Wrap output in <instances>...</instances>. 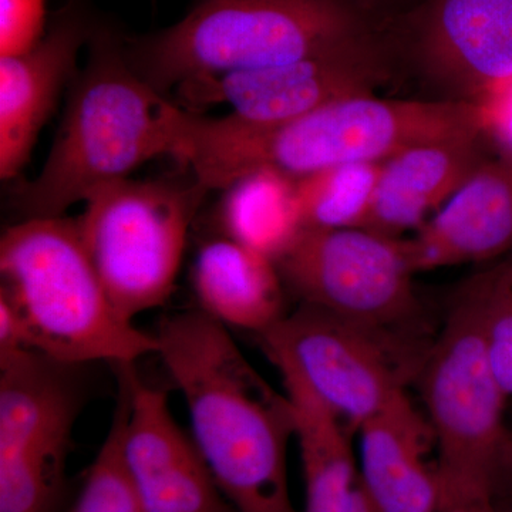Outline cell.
Segmentation results:
<instances>
[{"label": "cell", "mask_w": 512, "mask_h": 512, "mask_svg": "<svg viewBox=\"0 0 512 512\" xmlns=\"http://www.w3.org/2000/svg\"><path fill=\"white\" fill-rule=\"evenodd\" d=\"M157 355L183 394L192 440L238 512H301L292 503L288 396L256 372L228 328L201 309L164 316Z\"/></svg>", "instance_id": "6da1fadb"}, {"label": "cell", "mask_w": 512, "mask_h": 512, "mask_svg": "<svg viewBox=\"0 0 512 512\" xmlns=\"http://www.w3.org/2000/svg\"><path fill=\"white\" fill-rule=\"evenodd\" d=\"M460 136H483L481 109L473 101L367 94L269 127L184 109L174 158L205 190L222 191L256 170L301 180L338 165L383 163L413 144Z\"/></svg>", "instance_id": "7a4b0ae2"}, {"label": "cell", "mask_w": 512, "mask_h": 512, "mask_svg": "<svg viewBox=\"0 0 512 512\" xmlns=\"http://www.w3.org/2000/svg\"><path fill=\"white\" fill-rule=\"evenodd\" d=\"M69 90L42 171L16 188L22 220L63 217L93 192L177 151L183 107L165 99L133 69L124 37L113 29L97 25L89 60Z\"/></svg>", "instance_id": "3957f363"}, {"label": "cell", "mask_w": 512, "mask_h": 512, "mask_svg": "<svg viewBox=\"0 0 512 512\" xmlns=\"http://www.w3.org/2000/svg\"><path fill=\"white\" fill-rule=\"evenodd\" d=\"M0 298L18 316L29 348L89 366L157 355L156 333L121 318L84 247L79 222L28 218L0 241Z\"/></svg>", "instance_id": "277c9868"}, {"label": "cell", "mask_w": 512, "mask_h": 512, "mask_svg": "<svg viewBox=\"0 0 512 512\" xmlns=\"http://www.w3.org/2000/svg\"><path fill=\"white\" fill-rule=\"evenodd\" d=\"M365 36L346 0H197L170 28L124 37L128 62L157 92L295 62Z\"/></svg>", "instance_id": "5b68a950"}, {"label": "cell", "mask_w": 512, "mask_h": 512, "mask_svg": "<svg viewBox=\"0 0 512 512\" xmlns=\"http://www.w3.org/2000/svg\"><path fill=\"white\" fill-rule=\"evenodd\" d=\"M416 382L437 447L441 510L463 501L495 500L511 433L504 426L508 397L485 348L478 275L458 289Z\"/></svg>", "instance_id": "8992f818"}, {"label": "cell", "mask_w": 512, "mask_h": 512, "mask_svg": "<svg viewBox=\"0 0 512 512\" xmlns=\"http://www.w3.org/2000/svg\"><path fill=\"white\" fill-rule=\"evenodd\" d=\"M285 288L382 340L414 380L434 338L414 291L406 238L366 228L303 231L278 262Z\"/></svg>", "instance_id": "52a82bcc"}, {"label": "cell", "mask_w": 512, "mask_h": 512, "mask_svg": "<svg viewBox=\"0 0 512 512\" xmlns=\"http://www.w3.org/2000/svg\"><path fill=\"white\" fill-rule=\"evenodd\" d=\"M207 190L180 181H117L93 192L77 218L107 295L121 318L163 306L174 292L188 231Z\"/></svg>", "instance_id": "ba28073f"}, {"label": "cell", "mask_w": 512, "mask_h": 512, "mask_svg": "<svg viewBox=\"0 0 512 512\" xmlns=\"http://www.w3.org/2000/svg\"><path fill=\"white\" fill-rule=\"evenodd\" d=\"M84 369L33 349L0 360V512H59Z\"/></svg>", "instance_id": "9c48e42d"}, {"label": "cell", "mask_w": 512, "mask_h": 512, "mask_svg": "<svg viewBox=\"0 0 512 512\" xmlns=\"http://www.w3.org/2000/svg\"><path fill=\"white\" fill-rule=\"evenodd\" d=\"M256 338L272 365L295 370L355 431L414 380L412 370L382 340L309 303Z\"/></svg>", "instance_id": "30bf717a"}, {"label": "cell", "mask_w": 512, "mask_h": 512, "mask_svg": "<svg viewBox=\"0 0 512 512\" xmlns=\"http://www.w3.org/2000/svg\"><path fill=\"white\" fill-rule=\"evenodd\" d=\"M386 76L365 36L295 62L207 77L177 87L190 111L227 104L228 116L255 127L276 126L328 104L373 94Z\"/></svg>", "instance_id": "8fae6325"}, {"label": "cell", "mask_w": 512, "mask_h": 512, "mask_svg": "<svg viewBox=\"0 0 512 512\" xmlns=\"http://www.w3.org/2000/svg\"><path fill=\"white\" fill-rule=\"evenodd\" d=\"M117 365L126 400L123 457L143 512H238L192 437L178 426L167 393Z\"/></svg>", "instance_id": "7c38bea8"}, {"label": "cell", "mask_w": 512, "mask_h": 512, "mask_svg": "<svg viewBox=\"0 0 512 512\" xmlns=\"http://www.w3.org/2000/svg\"><path fill=\"white\" fill-rule=\"evenodd\" d=\"M97 25L82 0H69L39 45L25 55L0 57L2 180L18 177L28 164L64 87L79 73L77 60L83 47L89 46Z\"/></svg>", "instance_id": "4fadbf2b"}, {"label": "cell", "mask_w": 512, "mask_h": 512, "mask_svg": "<svg viewBox=\"0 0 512 512\" xmlns=\"http://www.w3.org/2000/svg\"><path fill=\"white\" fill-rule=\"evenodd\" d=\"M416 47L433 79L477 103L512 79V0H429Z\"/></svg>", "instance_id": "5bb4252c"}, {"label": "cell", "mask_w": 512, "mask_h": 512, "mask_svg": "<svg viewBox=\"0 0 512 512\" xmlns=\"http://www.w3.org/2000/svg\"><path fill=\"white\" fill-rule=\"evenodd\" d=\"M406 241L416 274L511 254L512 161L484 160Z\"/></svg>", "instance_id": "9a60e30c"}, {"label": "cell", "mask_w": 512, "mask_h": 512, "mask_svg": "<svg viewBox=\"0 0 512 512\" xmlns=\"http://www.w3.org/2000/svg\"><path fill=\"white\" fill-rule=\"evenodd\" d=\"M357 433L360 478L375 512H440L436 464L427 460L433 431L407 393Z\"/></svg>", "instance_id": "2e32d148"}, {"label": "cell", "mask_w": 512, "mask_h": 512, "mask_svg": "<svg viewBox=\"0 0 512 512\" xmlns=\"http://www.w3.org/2000/svg\"><path fill=\"white\" fill-rule=\"evenodd\" d=\"M481 136L424 141L387 158L380 167L372 210L365 228L403 238L429 220L483 163Z\"/></svg>", "instance_id": "e0dca14e"}, {"label": "cell", "mask_w": 512, "mask_h": 512, "mask_svg": "<svg viewBox=\"0 0 512 512\" xmlns=\"http://www.w3.org/2000/svg\"><path fill=\"white\" fill-rule=\"evenodd\" d=\"M275 367L284 380L295 417L305 481V508L301 512H375L338 414L291 367Z\"/></svg>", "instance_id": "ac0fdd59"}, {"label": "cell", "mask_w": 512, "mask_h": 512, "mask_svg": "<svg viewBox=\"0 0 512 512\" xmlns=\"http://www.w3.org/2000/svg\"><path fill=\"white\" fill-rule=\"evenodd\" d=\"M192 284L198 309L227 328L258 336L286 315V288L278 266L231 238L212 239L200 249Z\"/></svg>", "instance_id": "d6986e66"}, {"label": "cell", "mask_w": 512, "mask_h": 512, "mask_svg": "<svg viewBox=\"0 0 512 512\" xmlns=\"http://www.w3.org/2000/svg\"><path fill=\"white\" fill-rule=\"evenodd\" d=\"M225 237L278 262L303 229L298 180L272 170H256L222 190Z\"/></svg>", "instance_id": "ffe728a7"}, {"label": "cell", "mask_w": 512, "mask_h": 512, "mask_svg": "<svg viewBox=\"0 0 512 512\" xmlns=\"http://www.w3.org/2000/svg\"><path fill=\"white\" fill-rule=\"evenodd\" d=\"M382 163L338 165L298 180L303 229L365 228Z\"/></svg>", "instance_id": "44dd1931"}, {"label": "cell", "mask_w": 512, "mask_h": 512, "mask_svg": "<svg viewBox=\"0 0 512 512\" xmlns=\"http://www.w3.org/2000/svg\"><path fill=\"white\" fill-rule=\"evenodd\" d=\"M124 419L126 400L120 392L109 433L70 512H143L124 463Z\"/></svg>", "instance_id": "7402d4cb"}, {"label": "cell", "mask_w": 512, "mask_h": 512, "mask_svg": "<svg viewBox=\"0 0 512 512\" xmlns=\"http://www.w3.org/2000/svg\"><path fill=\"white\" fill-rule=\"evenodd\" d=\"M478 278L488 360L501 390L512 397V292L500 265L481 272Z\"/></svg>", "instance_id": "603a6c76"}, {"label": "cell", "mask_w": 512, "mask_h": 512, "mask_svg": "<svg viewBox=\"0 0 512 512\" xmlns=\"http://www.w3.org/2000/svg\"><path fill=\"white\" fill-rule=\"evenodd\" d=\"M47 32V0H0V57L25 55Z\"/></svg>", "instance_id": "cb8c5ba5"}, {"label": "cell", "mask_w": 512, "mask_h": 512, "mask_svg": "<svg viewBox=\"0 0 512 512\" xmlns=\"http://www.w3.org/2000/svg\"><path fill=\"white\" fill-rule=\"evenodd\" d=\"M477 104L483 117V136L493 140L501 158L512 161V79Z\"/></svg>", "instance_id": "d4e9b609"}, {"label": "cell", "mask_w": 512, "mask_h": 512, "mask_svg": "<svg viewBox=\"0 0 512 512\" xmlns=\"http://www.w3.org/2000/svg\"><path fill=\"white\" fill-rule=\"evenodd\" d=\"M441 512H497L495 500L480 498V500L463 501L444 508Z\"/></svg>", "instance_id": "484cf974"}, {"label": "cell", "mask_w": 512, "mask_h": 512, "mask_svg": "<svg viewBox=\"0 0 512 512\" xmlns=\"http://www.w3.org/2000/svg\"><path fill=\"white\" fill-rule=\"evenodd\" d=\"M501 272H503L505 281H507L508 286H510L512 292V252L510 256H508L507 261H504L503 264H500Z\"/></svg>", "instance_id": "4316f807"}, {"label": "cell", "mask_w": 512, "mask_h": 512, "mask_svg": "<svg viewBox=\"0 0 512 512\" xmlns=\"http://www.w3.org/2000/svg\"><path fill=\"white\" fill-rule=\"evenodd\" d=\"M507 471H512V433L510 441H508L507 457H505V473H507Z\"/></svg>", "instance_id": "83f0119b"}, {"label": "cell", "mask_w": 512, "mask_h": 512, "mask_svg": "<svg viewBox=\"0 0 512 512\" xmlns=\"http://www.w3.org/2000/svg\"><path fill=\"white\" fill-rule=\"evenodd\" d=\"M497 512H512V497L510 501H507V503L501 505V507L497 505Z\"/></svg>", "instance_id": "f1b7e54d"}, {"label": "cell", "mask_w": 512, "mask_h": 512, "mask_svg": "<svg viewBox=\"0 0 512 512\" xmlns=\"http://www.w3.org/2000/svg\"><path fill=\"white\" fill-rule=\"evenodd\" d=\"M66 512H70V510H69V511H66Z\"/></svg>", "instance_id": "f546056e"}]
</instances>
